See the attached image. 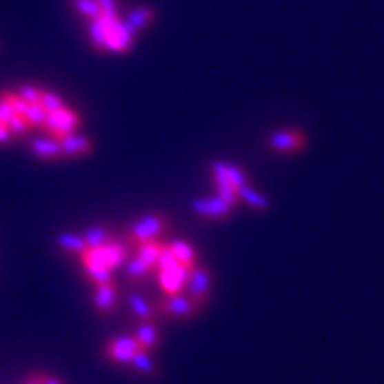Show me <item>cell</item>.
<instances>
[{
	"instance_id": "cell-33",
	"label": "cell",
	"mask_w": 384,
	"mask_h": 384,
	"mask_svg": "<svg viewBox=\"0 0 384 384\" xmlns=\"http://www.w3.org/2000/svg\"><path fill=\"white\" fill-rule=\"evenodd\" d=\"M27 127H29V123H27V119L20 114L13 116V118L8 121V128L11 130V134L14 135H23L26 134Z\"/></svg>"
},
{
	"instance_id": "cell-38",
	"label": "cell",
	"mask_w": 384,
	"mask_h": 384,
	"mask_svg": "<svg viewBox=\"0 0 384 384\" xmlns=\"http://www.w3.org/2000/svg\"><path fill=\"white\" fill-rule=\"evenodd\" d=\"M43 384H64L61 377H55L52 374H45L43 372Z\"/></svg>"
},
{
	"instance_id": "cell-36",
	"label": "cell",
	"mask_w": 384,
	"mask_h": 384,
	"mask_svg": "<svg viewBox=\"0 0 384 384\" xmlns=\"http://www.w3.org/2000/svg\"><path fill=\"white\" fill-rule=\"evenodd\" d=\"M23 384H43V372H32L26 377Z\"/></svg>"
},
{
	"instance_id": "cell-2",
	"label": "cell",
	"mask_w": 384,
	"mask_h": 384,
	"mask_svg": "<svg viewBox=\"0 0 384 384\" xmlns=\"http://www.w3.org/2000/svg\"><path fill=\"white\" fill-rule=\"evenodd\" d=\"M81 263H93V265L105 267V269H116L123 262H127V245L121 242H110L101 247H88L79 256Z\"/></svg>"
},
{
	"instance_id": "cell-27",
	"label": "cell",
	"mask_w": 384,
	"mask_h": 384,
	"mask_svg": "<svg viewBox=\"0 0 384 384\" xmlns=\"http://www.w3.org/2000/svg\"><path fill=\"white\" fill-rule=\"evenodd\" d=\"M47 109L41 105V103H29V109H27L26 119L29 125L32 127H45V119H47Z\"/></svg>"
},
{
	"instance_id": "cell-29",
	"label": "cell",
	"mask_w": 384,
	"mask_h": 384,
	"mask_svg": "<svg viewBox=\"0 0 384 384\" xmlns=\"http://www.w3.org/2000/svg\"><path fill=\"white\" fill-rule=\"evenodd\" d=\"M178 265H180V263H178V260H176V256L173 254V251H171V245L164 244V250H162L161 258H159V265H156V272H159V270L174 269V267H178Z\"/></svg>"
},
{
	"instance_id": "cell-1",
	"label": "cell",
	"mask_w": 384,
	"mask_h": 384,
	"mask_svg": "<svg viewBox=\"0 0 384 384\" xmlns=\"http://www.w3.org/2000/svg\"><path fill=\"white\" fill-rule=\"evenodd\" d=\"M168 226H169L168 216H164V214H161V212H152V214L141 217L137 223L132 224L130 232L127 233L125 241H127L128 244L137 247V245L143 244V242L159 239V235L164 233Z\"/></svg>"
},
{
	"instance_id": "cell-16",
	"label": "cell",
	"mask_w": 384,
	"mask_h": 384,
	"mask_svg": "<svg viewBox=\"0 0 384 384\" xmlns=\"http://www.w3.org/2000/svg\"><path fill=\"white\" fill-rule=\"evenodd\" d=\"M128 304H130V310L134 312V315L139 319L141 322H155V308L148 299H144L141 294L137 292H132L128 296Z\"/></svg>"
},
{
	"instance_id": "cell-8",
	"label": "cell",
	"mask_w": 384,
	"mask_h": 384,
	"mask_svg": "<svg viewBox=\"0 0 384 384\" xmlns=\"http://www.w3.org/2000/svg\"><path fill=\"white\" fill-rule=\"evenodd\" d=\"M101 20H103L107 29V41H105L107 50L127 52L128 48L132 47V38H134V36L128 32L125 23L119 21L118 18L107 17V14H103Z\"/></svg>"
},
{
	"instance_id": "cell-32",
	"label": "cell",
	"mask_w": 384,
	"mask_h": 384,
	"mask_svg": "<svg viewBox=\"0 0 384 384\" xmlns=\"http://www.w3.org/2000/svg\"><path fill=\"white\" fill-rule=\"evenodd\" d=\"M4 97L8 98V101L13 105V109H14V112L17 114H20V116H23L26 118V114H27V109H29V103H27L23 98L20 97V94H14V93H4Z\"/></svg>"
},
{
	"instance_id": "cell-31",
	"label": "cell",
	"mask_w": 384,
	"mask_h": 384,
	"mask_svg": "<svg viewBox=\"0 0 384 384\" xmlns=\"http://www.w3.org/2000/svg\"><path fill=\"white\" fill-rule=\"evenodd\" d=\"M41 93L43 91H39L38 88H34V85H21L20 91H18V94H20L23 100L27 101V103H41Z\"/></svg>"
},
{
	"instance_id": "cell-5",
	"label": "cell",
	"mask_w": 384,
	"mask_h": 384,
	"mask_svg": "<svg viewBox=\"0 0 384 384\" xmlns=\"http://www.w3.org/2000/svg\"><path fill=\"white\" fill-rule=\"evenodd\" d=\"M267 144L274 152L294 155V153H299L306 148L308 139L301 130H278L269 135Z\"/></svg>"
},
{
	"instance_id": "cell-23",
	"label": "cell",
	"mask_w": 384,
	"mask_h": 384,
	"mask_svg": "<svg viewBox=\"0 0 384 384\" xmlns=\"http://www.w3.org/2000/svg\"><path fill=\"white\" fill-rule=\"evenodd\" d=\"M239 198H241L244 203H247L250 207H253L254 210L263 212L270 207L269 199H267L263 194H260L256 189H253L250 183H245V185H242L241 189H239Z\"/></svg>"
},
{
	"instance_id": "cell-34",
	"label": "cell",
	"mask_w": 384,
	"mask_h": 384,
	"mask_svg": "<svg viewBox=\"0 0 384 384\" xmlns=\"http://www.w3.org/2000/svg\"><path fill=\"white\" fill-rule=\"evenodd\" d=\"M13 116H17V112H14V109H13V105L9 103L8 101V98L2 94L0 97V123H4V125H8V121Z\"/></svg>"
},
{
	"instance_id": "cell-9",
	"label": "cell",
	"mask_w": 384,
	"mask_h": 384,
	"mask_svg": "<svg viewBox=\"0 0 384 384\" xmlns=\"http://www.w3.org/2000/svg\"><path fill=\"white\" fill-rule=\"evenodd\" d=\"M189 276V270L183 269L182 265H178L174 269L159 270L156 272V281L161 285V290L164 292V296H176V294H182L187 288Z\"/></svg>"
},
{
	"instance_id": "cell-30",
	"label": "cell",
	"mask_w": 384,
	"mask_h": 384,
	"mask_svg": "<svg viewBox=\"0 0 384 384\" xmlns=\"http://www.w3.org/2000/svg\"><path fill=\"white\" fill-rule=\"evenodd\" d=\"M41 105L47 109V112L52 110H59L64 107V101L59 94L52 93V91H43L41 93Z\"/></svg>"
},
{
	"instance_id": "cell-35",
	"label": "cell",
	"mask_w": 384,
	"mask_h": 384,
	"mask_svg": "<svg viewBox=\"0 0 384 384\" xmlns=\"http://www.w3.org/2000/svg\"><path fill=\"white\" fill-rule=\"evenodd\" d=\"M103 9V14L116 18V0H98Z\"/></svg>"
},
{
	"instance_id": "cell-14",
	"label": "cell",
	"mask_w": 384,
	"mask_h": 384,
	"mask_svg": "<svg viewBox=\"0 0 384 384\" xmlns=\"http://www.w3.org/2000/svg\"><path fill=\"white\" fill-rule=\"evenodd\" d=\"M61 146H63V153L66 156H77V155H88L93 150V144L84 135L70 134L61 139Z\"/></svg>"
},
{
	"instance_id": "cell-6",
	"label": "cell",
	"mask_w": 384,
	"mask_h": 384,
	"mask_svg": "<svg viewBox=\"0 0 384 384\" xmlns=\"http://www.w3.org/2000/svg\"><path fill=\"white\" fill-rule=\"evenodd\" d=\"M77 127H79V116H77L75 110L66 109V107L59 110H52L47 114V119H45V128L52 135H55L57 141L73 134Z\"/></svg>"
},
{
	"instance_id": "cell-11",
	"label": "cell",
	"mask_w": 384,
	"mask_h": 384,
	"mask_svg": "<svg viewBox=\"0 0 384 384\" xmlns=\"http://www.w3.org/2000/svg\"><path fill=\"white\" fill-rule=\"evenodd\" d=\"M118 303V287L114 281H109L105 285H98L94 288L93 296V308L98 315H109L114 310Z\"/></svg>"
},
{
	"instance_id": "cell-7",
	"label": "cell",
	"mask_w": 384,
	"mask_h": 384,
	"mask_svg": "<svg viewBox=\"0 0 384 384\" xmlns=\"http://www.w3.org/2000/svg\"><path fill=\"white\" fill-rule=\"evenodd\" d=\"M156 310L164 315L176 321H185V319L194 317L198 315L199 308L192 301L183 294H176V296H164L156 306Z\"/></svg>"
},
{
	"instance_id": "cell-13",
	"label": "cell",
	"mask_w": 384,
	"mask_h": 384,
	"mask_svg": "<svg viewBox=\"0 0 384 384\" xmlns=\"http://www.w3.org/2000/svg\"><path fill=\"white\" fill-rule=\"evenodd\" d=\"M169 245H171V251H173V254L176 256L178 263H180L183 269H187L189 272H192V270L198 267V260H196V250L189 244V242L173 241Z\"/></svg>"
},
{
	"instance_id": "cell-12",
	"label": "cell",
	"mask_w": 384,
	"mask_h": 384,
	"mask_svg": "<svg viewBox=\"0 0 384 384\" xmlns=\"http://www.w3.org/2000/svg\"><path fill=\"white\" fill-rule=\"evenodd\" d=\"M212 178H214V183H216L217 196H219L221 199H224L228 205L235 207L236 203H239V199H241L239 198V189H236L214 164H212Z\"/></svg>"
},
{
	"instance_id": "cell-17",
	"label": "cell",
	"mask_w": 384,
	"mask_h": 384,
	"mask_svg": "<svg viewBox=\"0 0 384 384\" xmlns=\"http://www.w3.org/2000/svg\"><path fill=\"white\" fill-rule=\"evenodd\" d=\"M134 336L139 340V343L143 345L144 351L148 352H152L153 349H156L159 340H161V333H159V330H156L155 322H141Z\"/></svg>"
},
{
	"instance_id": "cell-3",
	"label": "cell",
	"mask_w": 384,
	"mask_h": 384,
	"mask_svg": "<svg viewBox=\"0 0 384 384\" xmlns=\"http://www.w3.org/2000/svg\"><path fill=\"white\" fill-rule=\"evenodd\" d=\"M139 351H144V349L134 334L114 336L107 340L105 343V356L109 361L116 365H130L132 358Z\"/></svg>"
},
{
	"instance_id": "cell-19",
	"label": "cell",
	"mask_w": 384,
	"mask_h": 384,
	"mask_svg": "<svg viewBox=\"0 0 384 384\" xmlns=\"http://www.w3.org/2000/svg\"><path fill=\"white\" fill-rule=\"evenodd\" d=\"M125 270H127V278L132 285H139L143 279H146L153 272L137 254L128 258L127 263H125Z\"/></svg>"
},
{
	"instance_id": "cell-4",
	"label": "cell",
	"mask_w": 384,
	"mask_h": 384,
	"mask_svg": "<svg viewBox=\"0 0 384 384\" xmlns=\"http://www.w3.org/2000/svg\"><path fill=\"white\" fill-rule=\"evenodd\" d=\"M210 285H212V276L210 270L207 267L198 265L189 276V281H187V294L185 296L189 297L192 303L196 304L201 312L205 306L210 301Z\"/></svg>"
},
{
	"instance_id": "cell-15",
	"label": "cell",
	"mask_w": 384,
	"mask_h": 384,
	"mask_svg": "<svg viewBox=\"0 0 384 384\" xmlns=\"http://www.w3.org/2000/svg\"><path fill=\"white\" fill-rule=\"evenodd\" d=\"M162 250H164V242H161L159 239L155 241H148L143 242V244L137 245V251L135 254L143 260L146 265L150 267L152 270H156V265H159V258H161Z\"/></svg>"
},
{
	"instance_id": "cell-37",
	"label": "cell",
	"mask_w": 384,
	"mask_h": 384,
	"mask_svg": "<svg viewBox=\"0 0 384 384\" xmlns=\"http://www.w3.org/2000/svg\"><path fill=\"white\" fill-rule=\"evenodd\" d=\"M11 130L8 128V125H4V123H0V144H6L9 143V139H11Z\"/></svg>"
},
{
	"instance_id": "cell-25",
	"label": "cell",
	"mask_w": 384,
	"mask_h": 384,
	"mask_svg": "<svg viewBox=\"0 0 384 384\" xmlns=\"http://www.w3.org/2000/svg\"><path fill=\"white\" fill-rule=\"evenodd\" d=\"M82 269H84L85 278H88L94 287H98V285H105L109 283V281H114L110 269H105V267L93 265V263H82Z\"/></svg>"
},
{
	"instance_id": "cell-10",
	"label": "cell",
	"mask_w": 384,
	"mask_h": 384,
	"mask_svg": "<svg viewBox=\"0 0 384 384\" xmlns=\"http://www.w3.org/2000/svg\"><path fill=\"white\" fill-rule=\"evenodd\" d=\"M192 210L194 214L198 216L205 217V219H214V221H219V219H226L230 216V212H232V205L221 199L219 196H214V198H203V199H194L192 201Z\"/></svg>"
},
{
	"instance_id": "cell-22",
	"label": "cell",
	"mask_w": 384,
	"mask_h": 384,
	"mask_svg": "<svg viewBox=\"0 0 384 384\" xmlns=\"http://www.w3.org/2000/svg\"><path fill=\"white\" fill-rule=\"evenodd\" d=\"M82 236H84L88 247H101V245L114 242V233L110 232V230L103 228V226H93V228L85 230V233Z\"/></svg>"
},
{
	"instance_id": "cell-20",
	"label": "cell",
	"mask_w": 384,
	"mask_h": 384,
	"mask_svg": "<svg viewBox=\"0 0 384 384\" xmlns=\"http://www.w3.org/2000/svg\"><path fill=\"white\" fill-rule=\"evenodd\" d=\"M153 18V11L148 8H137L134 9L130 14L127 17V20L123 21L125 23V27H127L128 32L132 34V36H135V34L139 32L141 29H144V27L148 26L150 21H152Z\"/></svg>"
},
{
	"instance_id": "cell-18",
	"label": "cell",
	"mask_w": 384,
	"mask_h": 384,
	"mask_svg": "<svg viewBox=\"0 0 384 384\" xmlns=\"http://www.w3.org/2000/svg\"><path fill=\"white\" fill-rule=\"evenodd\" d=\"M30 150L39 159H59V156H64L61 141L57 139H36L30 144Z\"/></svg>"
},
{
	"instance_id": "cell-24",
	"label": "cell",
	"mask_w": 384,
	"mask_h": 384,
	"mask_svg": "<svg viewBox=\"0 0 384 384\" xmlns=\"http://www.w3.org/2000/svg\"><path fill=\"white\" fill-rule=\"evenodd\" d=\"M132 367L135 368V372H139L146 377H156L159 376V367L153 361V358L150 356L148 351H139L137 354L132 358Z\"/></svg>"
},
{
	"instance_id": "cell-21",
	"label": "cell",
	"mask_w": 384,
	"mask_h": 384,
	"mask_svg": "<svg viewBox=\"0 0 384 384\" xmlns=\"http://www.w3.org/2000/svg\"><path fill=\"white\" fill-rule=\"evenodd\" d=\"M57 245L64 253H73L77 256H81L85 250H88V244H85L84 236L77 235V233H61L57 236Z\"/></svg>"
},
{
	"instance_id": "cell-26",
	"label": "cell",
	"mask_w": 384,
	"mask_h": 384,
	"mask_svg": "<svg viewBox=\"0 0 384 384\" xmlns=\"http://www.w3.org/2000/svg\"><path fill=\"white\" fill-rule=\"evenodd\" d=\"M77 11L84 17L91 18V20H98L103 17V9H101L98 0H73Z\"/></svg>"
},
{
	"instance_id": "cell-28",
	"label": "cell",
	"mask_w": 384,
	"mask_h": 384,
	"mask_svg": "<svg viewBox=\"0 0 384 384\" xmlns=\"http://www.w3.org/2000/svg\"><path fill=\"white\" fill-rule=\"evenodd\" d=\"M89 34H91V39H93V43L97 45L98 48H105L107 29H105V23H103L101 18L93 20V23H91V29H89Z\"/></svg>"
}]
</instances>
